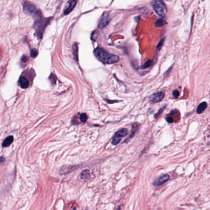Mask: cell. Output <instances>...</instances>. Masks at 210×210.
<instances>
[{
    "label": "cell",
    "instance_id": "23",
    "mask_svg": "<svg viewBox=\"0 0 210 210\" xmlns=\"http://www.w3.org/2000/svg\"><path fill=\"white\" fill-rule=\"evenodd\" d=\"M162 111H163V109H160L159 111V112H158V113L156 114V116H155L156 118H157V117L159 116H160V114H161V113H162Z\"/></svg>",
    "mask_w": 210,
    "mask_h": 210
},
{
    "label": "cell",
    "instance_id": "15",
    "mask_svg": "<svg viewBox=\"0 0 210 210\" xmlns=\"http://www.w3.org/2000/svg\"><path fill=\"white\" fill-rule=\"evenodd\" d=\"M152 64H153L152 60H147L143 65H142L141 68H143V69L147 68H149L151 66H152Z\"/></svg>",
    "mask_w": 210,
    "mask_h": 210
},
{
    "label": "cell",
    "instance_id": "1",
    "mask_svg": "<svg viewBox=\"0 0 210 210\" xmlns=\"http://www.w3.org/2000/svg\"><path fill=\"white\" fill-rule=\"evenodd\" d=\"M23 11L26 14L33 16L35 20L33 28L35 30L36 35L39 39H41L43 32L48 24L49 20L43 18L35 6L28 2H25L23 4Z\"/></svg>",
    "mask_w": 210,
    "mask_h": 210
},
{
    "label": "cell",
    "instance_id": "2",
    "mask_svg": "<svg viewBox=\"0 0 210 210\" xmlns=\"http://www.w3.org/2000/svg\"><path fill=\"white\" fill-rule=\"evenodd\" d=\"M94 54L98 60L106 64L115 63L119 60V57L117 55L109 54L100 47L95 49Z\"/></svg>",
    "mask_w": 210,
    "mask_h": 210
},
{
    "label": "cell",
    "instance_id": "22",
    "mask_svg": "<svg viewBox=\"0 0 210 210\" xmlns=\"http://www.w3.org/2000/svg\"><path fill=\"white\" fill-rule=\"evenodd\" d=\"M21 60L22 62H26V61L28 60V57L26 56V55H23V56L22 57Z\"/></svg>",
    "mask_w": 210,
    "mask_h": 210
},
{
    "label": "cell",
    "instance_id": "10",
    "mask_svg": "<svg viewBox=\"0 0 210 210\" xmlns=\"http://www.w3.org/2000/svg\"><path fill=\"white\" fill-rule=\"evenodd\" d=\"M207 108V103L205 101H203L202 103H201L199 105L198 108H197V114H201L202 113L203 111H204Z\"/></svg>",
    "mask_w": 210,
    "mask_h": 210
},
{
    "label": "cell",
    "instance_id": "9",
    "mask_svg": "<svg viewBox=\"0 0 210 210\" xmlns=\"http://www.w3.org/2000/svg\"><path fill=\"white\" fill-rule=\"evenodd\" d=\"M18 83L22 89H27L29 87V82L25 77H20L18 80Z\"/></svg>",
    "mask_w": 210,
    "mask_h": 210
},
{
    "label": "cell",
    "instance_id": "3",
    "mask_svg": "<svg viewBox=\"0 0 210 210\" xmlns=\"http://www.w3.org/2000/svg\"><path fill=\"white\" fill-rule=\"evenodd\" d=\"M152 6L156 13L162 18L165 17L167 9L162 0H152Z\"/></svg>",
    "mask_w": 210,
    "mask_h": 210
},
{
    "label": "cell",
    "instance_id": "13",
    "mask_svg": "<svg viewBox=\"0 0 210 210\" xmlns=\"http://www.w3.org/2000/svg\"><path fill=\"white\" fill-rule=\"evenodd\" d=\"M90 176V171L88 170H84L81 174V178L82 180H85Z\"/></svg>",
    "mask_w": 210,
    "mask_h": 210
},
{
    "label": "cell",
    "instance_id": "17",
    "mask_svg": "<svg viewBox=\"0 0 210 210\" xmlns=\"http://www.w3.org/2000/svg\"><path fill=\"white\" fill-rule=\"evenodd\" d=\"M30 54H31V56H32V57L35 58L37 57V55H38V51H37L36 49H33L32 51H31Z\"/></svg>",
    "mask_w": 210,
    "mask_h": 210
},
{
    "label": "cell",
    "instance_id": "8",
    "mask_svg": "<svg viewBox=\"0 0 210 210\" xmlns=\"http://www.w3.org/2000/svg\"><path fill=\"white\" fill-rule=\"evenodd\" d=\"M77 3V0H70L69 2L68 3L67 7L65 8L64 10V14L68 15L72 11V10L75 8Z\"/></svg>",
    "mask_w": 210,
    "mask_h": 210
},
{
    "label": "cell",
    "instance_id": "12",
    "mask_svg": "<svg viewBox=\"0 0 210 210\" xmlns=\"http://www.w3.org/2000/svg\"><path fill=\"white\" fill-rule=\"evenodd\" d=\"M73 57L74 58L76 61H78V46L76 43L74 44V45L73 46Z\"/></svg>",
    "mask_w": 210,
    "mask_h": 210
},
{
    "label": "cell",
    "instance_id": "19",
    "mask_svg": "<svg viewBox=\"0 0 210 210\" xmlns=\"http://www.w3.org/2000/svg\"><path fill=\"white\" fill-rule=\"evenodd\" d=\"M173 95L175 97H178L180 96V92L178 90H175L173 92Z\"/></svg>",
    "mask_w": 210,
    "mask_h": 210
},
{
    "label": "cell",
    "instance_id": "18",
    "mask_svg": "<svg viewBox=\"0 0 210 210\" xmlns=\"http://www.w3.org/2000/svg\"><path fill=\"white\" fill-rule=\"evenodd\" d=\"M164 38H163L162 39L160 40V41L159 42V44L157 45V49H160V48H161V47L163 46V42H164Z\"/></svg>",
    "mask_w": 210,
    "mask_h": 210
},
{
    "label": "cell",
    "instance_id": "24",
    "mask_svg": "<svg viewBox=\"0 0 210 210\" xmlns=\"http://www.w3.org/2000/svg\"><path fill=\"white\" fill-rule=\"evenodd\" d=\"M4 161H5V159L3 157H0V164L4 163Z\"/></svg>",
    "mask_w": 210,
    "mask_h": 210
},
{
    "label": "cell",
    "instance_id": "20",
    "mask_svg": "<svg viewBox=\"0 0 210 210\" xmlns=\"http://www.w3.org/2000/svg\"><path fill=\"white\" fill-rule=\"evenodd\" d=\"M97 34L96 32H94L92 33V39L93 41H95L97 39Z\"/></svg>",
    "mask_w": 210,
    "mask_h": 210
},
{
    "label": "cell",
    "instance_id": "6",
    "mask_svg": "<svg viewBox=\"0 0 210 210\" xmlns=\"http://www.w3.org/2000/svg\"><path fill=\"white\" fill-rule=\"evenodd\" d=\"M110 22V16L108 14H106V13H104L101 18V20L100 22V23H99V27L100 28H104L105 27H106L108 23H109Z\"/></svg>",
    "mask_w": 210,
    "mask_h": 210
},
{
    "label": "cell",
    "instance_id": "21",
    "mask_svg": "<svg viewBox=\"0 0 210 210\" xmlns=\"http://www.w3.org/2000/svg\"><path fill=\"white\" fill-rule=\"evenodd\" d=\"M166 121H167L168 123H172V122H173V119L172 117H170V116L166 117Z\"/></svg>",
    "mask_w": 210,
    "mask_h": 210
},
{
    "label": "cell",
    "instance_id": "14",
    "mask_svg": "<svg viewBox=\"0 0 210 210\" xmlns=\"http://www.w3.org/2000/svg\"><path fill=\"white\" fill-rule=\"evenodd\" d=\"M166 22L164 20L162 19V18H160V19H159L156 21V23H155V25L157 27H162L163 26H164L165 25Z\"/></svg>",
    "mask_w": 210,
    "mask_h": 210
},
{
    "label": "cell",
    "instance_id": "4",
    "mask_svg": "<svg viewBox=\"0 0 210 210\" xmlns=\"http://www.w3.org/2000/svg\"><path fill=\"white\" fill-rule=\"evenodd\" d=\"M128 130L127 128H122L120 130L117 131L112 140V144L113 145H117L118 143H120L121 139L123 137H125L126 135H128Z\"/></svg>",
    "mask_w": 210,
    "mask_h": 210
},
{
    "label": "cell",
    "instance_id": "7",
    "mask_svg": "<svg viewBox=\"0 0 210 210\" xmlns=\"http://www.w3.org/2000/svg\"><path fill=\"white\" fill-rule=\"evenodd\" d=\"M170 179V176L168 174H165L163 175L162 176H161L160 177H159V178H157V180L154 181V185L155 186H160V185L163 184V183H166Z\"/></svg>",
    "mask_w": 210,
    "mask_h": 210
},
{
    "label": "cell",
    "instance_id": "5",
    "mask_svg": "<svg viewBox=\"0 0 210 210\" xmlns=\"http://www.w3.org/2000/svg\"><path fill=\"white\" fill-rule=\"evenodd\" d=\"M165 97V94L162 92H158V93L154 94L151 95L149 98V100L152 103H158L162 101Z\"/></svg>",
    "mask_w": 210,
    "mask_h": 210
},
{
    "label": "cell",
    "instance_id": "11",
    "mask_svg": "<svg viewBox=\"0 0 210 210\" xmlns=\"http://www.w3.org/2000/svg\"><path fill=\"white\" fill-rule=\"evenodd\" d=\"M14 141V137H12V136H9V137L6 138L4 141L2 143V146L3 147H8L9 146L11 145V144Z\"/></svg>",
    "mask_w": 210,
    "mask_h": 210
},
{
    "label": "cell",
    "instance_id": "16",
    "mask_svg": "<svg viewBox=\"0 0 210 210\" xmlns=\"http://www.w3.org/2000/svg\"><path fill=\"white\" fill-rule=\"evenodd\" d=\"M87 119H88L87 115L85 113H82L81 114V116H80V120H81V121L82 122H85L87 121Z\"/></svg>",
    "mask_w": 210,
    "mask_h": 210
}]
</instances>
